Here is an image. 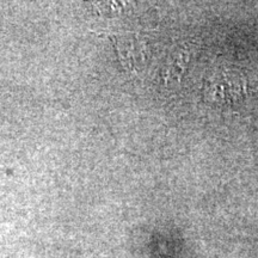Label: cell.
Wrapping results in <instances>:
<instances>
[{"label":"cell","instance_id":"1","mask_svg":"<svg viewBox=\"0 0 258 258\" xmlns=\"http://www.w3.org/2000/svg\"><path fill=\"white\" fill-rule=\"evenodd\" d=\"M109 36L114 42V46L116 48V51H117L118 59H120L122 66L131 73H137L133 36L128 34H111Z\"/></svg>","mask_w":258,"mask_h":258}]
</instances>
